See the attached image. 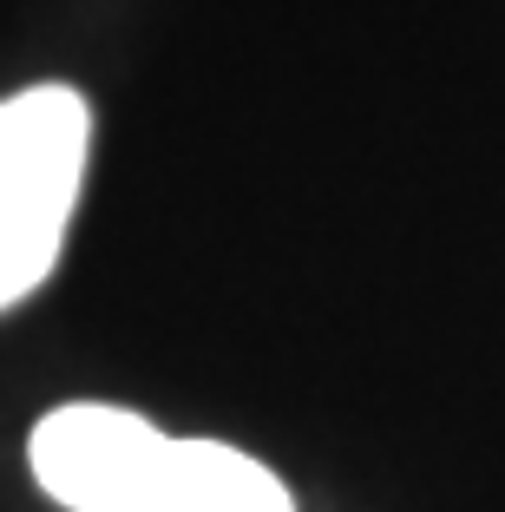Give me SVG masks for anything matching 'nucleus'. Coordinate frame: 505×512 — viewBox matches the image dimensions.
<instances>
[{
    "instance_id": "obj_1",
    "label": "nucleus",
    "mask_w": 505,
    "mask_h": 512,
    "mask_svg": "<svg viewBox=\"0 0 505 512\" xmlns=\"http://www.w3.org/2000/svg\"><path fill=\"white\" fill-rule=\"evenodd\" d=\"M27 467L66 512H296L289 486L243 447L164 434L112 401L40 414Z\"/></svg>"
},
{
    "instance_id": "obj_2",
    "label": "nucleus",
    "mask_w": 505,
    "mask_h": 512,
    "mask_svg": "<svg viewBox=\"0 0 505 512\" xmlns=\"http://www.w3.org/2000/svg\"><path fill=\"white\" fill-rule=\"evenodd\" d=\"M92 112L73 86L0 99V316L53 276L79 211Z\"/></svg>"
}]
</instances>
